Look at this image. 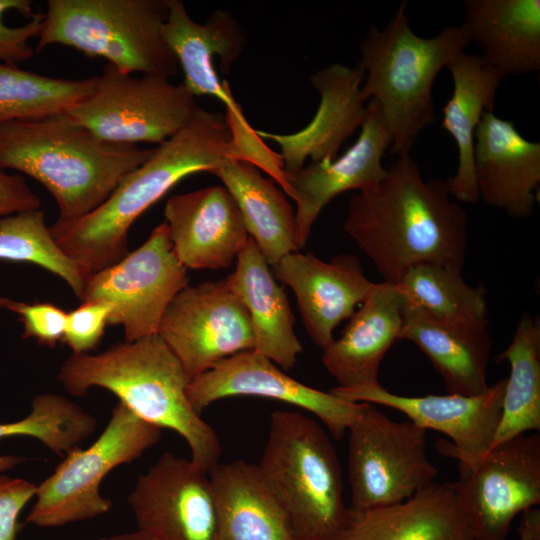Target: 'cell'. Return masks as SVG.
Returning a JSON list of instances; mask_svg holds the SVG:
<instances>
[{"instance_id":"cell-2","label":"cell","mask_w":540,"mask_h":540,"mask_svg":"<svg viewBox=\"0 0 540 540\" xmlns=\"http://www.w3.org/2000/svg\"><path fill=\"white\" fill-rule=\"evenodd\" d=\"M228 159H240V153L226 115L199 107L99 207L72 222L55 221L51 235L66 256L90 274L98 272L128 253V230L145 210L183 178L212 173Z\"/></svg>"},{"instance_id":"cell-7","label":"cell","mask_w":540,"mask_h":540,"mask_svg":"<svg viewBox=\"0 0 540 540\" xmlns=\"http://www.w3.org/2000/svg\"><path fill=\"white\" fill-rule=\"evenodd\" d=\"M167 14V0H48L36 52L60 44L123 73L170 79L179 64L162 33Z\"/></svg>"},{"instance_id":"cell-26","label":"cell","mask_w":540,"mask_h":540,"mask_svg":"<svg viewBox=\"0 0 540 540\" xmlns=\"http://www.w3.org/2000/svg\"><path fill=\"white\" fill-rule=\"evenodd\" d=\"M460 25L502 77L540 69V0H466Z\"/></svg>"},{"instance_id":"cell-16","label":"cell","mask_w":540,"mask_h":540,"mask_svg":"<svg viewBox=\"0 0 540 540\" xmlns=\"http://www.w3.org/2000/svg\"><path fill=\"white\" fill-rule=\"evenodd\" d=\"M187 396L200 414L212 403L234 396L281 401L315 415L336 440L344 436L361 408V402L348 401L331 391L325 392L297 381L254 350L228 357L192 379Z\"/></svg>"},{"instance_id":"cell-25","label":"cell","mask_w":540,"mask_h":540,"mask_svg":"<svg viewBox=\"0 0 540 540\" xmlns=\"http://www.w3.org/2000/svg\"><path fill=\"white\" fill-rule=\"evenodd\" d=\"M335 540H472L452 483H432L409 499L354 510Z\"/></svg>"},{"instance_id":"cell-5","label":"cell","mask_w":540,"mask_h":540,"mask_svg":"<svg viewBox=\"0 0 540 540\" xmlns=\"http://www.w3.org/2000/svg\"><path fill=\"white\" fill-rule=\"evenodd\" d=\"M403 2L386 27L370 25L360 44L364 71L360 97L375 100L391 136L390 152H410L420 132L435 122L432 88L438 73L470 43L461 26L431 38L415 34Z\"/></svg>"},{"instance_id":"cell-24","label":"cell","mask_w":540,"mask_h":540,"mask_svg":"<svg viewBox=\"0 0 540 540\" xmlns=\"http://www.w3.org/2000/svg\"><path fill=\"white\" fill-rule=\"evenodd\" d=\"M235 270L225 279L245 306L253 332V350L282 370L292 369L303 347L294 331L295 318L287 294L269 264L249 238L236 257Z\"/></svg>"},{"instance_id":"cell-9","label":"cell","mask_w":540,"mask_h":540,"mask_svg":"<svg viewBox=\"0 0 540 540\" xmlns=\"http://www.w3.org/2000/svg\"><path fill=\"white\" fill-rule=\"evenodd\" d=\"M347 431L351 509L397 504L434 483L438 469L427 457L424 428L361 402Z\"/></svg>"},{"instance_id":"cell-38","label":"cell","mask_w":540,"mask_h":540,"mask_svg":"<svg viewBox=\"0 0 540 540\" xmlns=\"http://www.w3.org/2000/svg\"><path fill=\"white\" fill-rule=\"evenodd\" d=\"M111 306L103 302L85 301L67 313L63 341L72 354H88L100 342L108 325Z\"/></svg>"},{"instance_id":"cell-11","label":"cell","mask_w":540,"mask_h":540,"mask_svg":"<svg viewBox=\"0 0 540 540\" xmlns=\"http://www.w3.org/2000/svg\"><path fill=\"white\" fill-rule=\"evenodd\" d=\"M188 285L187 268L177 258L163 221L136 250L93 273L81 301L109 304L108 325L121 326L125 341L133 342L157 335L166 309Z\"/></svg>"},{"instance_id":"cell-40","label":"cell","mask_w":540,"mask_h":540,"mask_svg":"<svg viewBox=\"0 0 540 540\" xmlns=\"http://www.w3.org/2000/svg\"><path fill=\"white\" fill-rule=\"evenodd\" d=\"M40 199L18 173L0 169V219L19 212L40 209Z\"/></svg>"},{"instance_id":"cell-20","label":"cell","mask_w":540,"mask_h":540,"mask_svg":"<svg viewBox=\"0 0 540 540\" xmlns=\"http://www.w3.org/2000/svg\"><path fill=\"white\" fill-rule=\"evenodd\" d=\"M164 217L174 252L187 269L227 268L250 238L235 199L222 185L170 197Z\"/></svg>"},{"instance_id":"cell-10","label":"cell","mask_w":540,"mask_h":540,"mask_svg":"<svg viewBox=\"0 0 540 540\" xmlns=\"http://www.w3.org/2000/svg\"><path fill=\"white\" fill-rule=\"evenodd\" d=\"M198 108L183 83L136 77L107 63L95 76L92 92L66 113L103 140L159 145L184 128Z\"/></svg>"},{"instance_id":"cell-14","label":"cell","mask_w":540,"mask_h":540,"mask_svg":"<svg viewBox=\"0 0 540 540\" xmlns=\"http://www.w3.org/2000/svg\"><path fill=\"white\" fill-rule=\"evenodd\" d=\"M137 530L152 540H226L209 473L164 452L128 495Z\"/></svg>"},{"instance_id":"cell-22","label":"cell","mask_w":540,"mask_h":540,"mask_svg":"<svg viewBox=\"0 0 540 540\" xmlns=\"http://www.w3.org/2000/svg\"><path fill=\"white\" fill-rule=\"evenodd\" d=\"M363 69L332 64L309 77L320 95L317 111L302 130L277 134L256 130L261 139H270L281 148L283 170L297 171L311 163L331 161L337 157L344 141L361 127L366 106L360 97Z\"/></svg>"},{"instance_id":"cell-31","label":"cell","mask_w":540,"mask_h":540,"mask_svg":"<svg viewBox=\"0 0 540 540\" xmlns=\"http://www.w3.org/2000/svg\"><path fill=\"white\" fill-rule=\"evenodd\" d=\"M395 285L407 304L436 321L471 329L489 326L486 289L469 285L462 270L436 263L418 264Z\"/></svg>"},{"instance_id":"cell-15","label":"cell","mask_w":540,"mask_h":540,"mask_svg":"<svg viewBox=\"0 0 540 540\" xmlns=\"http://www.w3.org/2000/svg\"><path fill=\"white\" fill-rule=\"evenodd\" d=\"M167 6L162 33L182 68L183 84L194 96H212L225 106L226 118L240 147L256 145V130L247 122L229 84L220 79L214 65L217 56L220 70L228 74L242 54L246 40L237 20L229 11L216 10L206 23L200 24L189 16L182 1L167 0Z\"/></svg>"},{"instance_id":"cell-12","label":"cell","mask_w":540,"mask_h":540,"mask_svg":"<svg viewBox=\"0 0 540 540\" xmlns=\"http://www.w3.org/2000/svg\"><path fill=\"white\" fill-rule=\"evenodd\" d=\"M452 483L472 540H507L514 518L540 504V436L521 434L473 465L458 462Z\"/></svg>"},{"instance_id":"cell-18","label":"cell","mask_w":540,"mask_h":540,"mask_svg":"<svg viewBox=\"0 0 540 540\" xmlns=\"http://www.w3.org/2000/svg\"><path fill=\"white\" fill-rule=\"evenodd\" d=\"M391 142L379 104L371 99L357 140L342 156L293 172L283 170L289 197L296 202L298 250L306 245L313 224L333 198L349 190H362L385 176L382 158Z\"/></svg>"},{"instance_id":"cell-27","label":"cell","mask_w":540,"mask_h":540,"mask_svg":"<svg viewBox=\"0 0 540 540\" xmlns=\"http://www.w3.org/2000/svg\"><path fill=\"white\" fill-rule=\"evenodd\" d=\"M452 76L453 92L443 108L441 127L454 139L458 148V166L445 179L450 196L458 203L479 201L474 167V135L485 112L493 111L498 86L502 80L481 56L464 51L446 67Z\"/></svg>"},{"instance_id":"cell-35","label":"cell","mask_w":540,"mask_h":540,"mask_svg":"<svg viewBox=\"0 0 540 540\" xmlns=\"http://www.w3.org/2000/svg\"><path fill=\"white\" fill-rule=\"evenodd\" d=\"M0 260L39 265L62 278L80 300L92 275L58 247L41 209L0 219Z\"/></svg>"},{"instance_id":"cell-21","label":"cell","mask_w":540,"mask_h":540,"mask_svg":"<svg viewBox=\"0 0 540 540\" xmlns=\"http://www.w3.org/2000/svg\"><path fill=\"white\" fill-rule=\"evenodd\" d=\"M479 200L515 219L530 216L540 183V142L521 135L514 123L485 112L474 135Z\"/></svg>"},{"instance_id":"cell-42","label":"cell","mask_w":540,"mask_h":540,"mask_svg":"<svg viewBox=\"0 0 540 540\" xmlns=\"http://www.w3.org/2000/svg\"><path fill=\"white\" fill-rule=\"evenodd\" d=\"M518 532H519V538H520V540H526L524 534H523L522 532H520V531H518Z\"/></svg>"},{"instance_id":"cell-39","label":"cell","mask_w":540,"mask_h":540,"mask_svg":"<svg viewBox=\"0 0 540 540\" xmlns=\"http://www.w3.org/2000/svg\"><path fill=\"white\" fill-rule=\"evenodd\" d=\"M36 490L26 479L0 475V540H16L19 516Z\"/></svg>"},{"instance_id":"cell-4","label":"cell","mask_w":540,"mask_h":540,"mask_svg":"<svg viewBox=\"0 0 540 540\" xmlns=\"http://www.w3.org/2000/svg\"><path fill=\"white\" fill-rule=\"evenodd\" d=\"M57 377L74 396L94 387L106 389L140 419L178 433L189 447L190 460L206 472L219 464V438L190 404L191 380L158 335L117 343L98 354H72Z\"/></svg>"},{"instance_id":"cell-29","label":"cell","mask_w":540,"mask_h":540,"mask_svg":"<svg viewBox=\"0 0 540 540\" xmlns=\"http://www.w3.org/2000/svg\"><path fill=\"white\" fill-rule=\"evenodd\" d=\"M209 476L226 540H295L282 506L256 464L219 463Z\"/></svg>"},{"instance_id":"cell-36","label":"cell","mask_w":540,"mask_h":540,"mask_svg":"<svg viewBox=\"0 0 540 540\" xmlns=\"http://www.w3.org/2000/svg\"><path fill=\"white\" fill-rule=\"evenodd\" d=\"M31 8L30 0H0V62L18 65L35 55L30 40L39 36L45 13Z\"/></svg>"},{"instance_id":"cell-32","label":"cell","mask_w":540,"mask_h":540,"mask_svg":"<svg viewBox=\"0 0 540 540\" xmlns=\"http://www.w3.org/2000/svg\"><path fill=\"white\" fill-rule=\"evenodd\" d=\"M510 365L502 413L491 449L528 431L540 430V321L520 317L509 346L499 355Z\"/></svg>"},{"instance_id":"cell-34","label":"cell","mask_w":540,"mask_h":540,"mask_svg":"<svg viewBox=\"0 0 540 540\" xmlns=\"http://www.w3.org/2000/svg\"><path fill=\"white\" fill-rule=\"evenodd\" d=\"M95 76L72 80L0 62V124L63 113L93 90Z\"/></svg>"},{"instance_id":"cell-1","label":"cell","mask_w":540,"mask_h":540,"mask_svg":"<svg viewBox=\"0 0 540 540\" xmlns=\"http://www.w3.org/2000/svg\"><path fill=\"white\" fill-rule=\"evenodd\" d=\"M467 226L445 179L425 180L410 152L399 154L379 182L351 196L343 223L383 282L394 285L418 264L462 270Z\"/></svg>"},{"instance_id":"cell-37","label":"cell","mask_w":540,"mask_h":540,"mask_svg":"<svg viewBox=\"0 0 540 540\" xmlns=\"http://www.w3.org/2000/svg\"><path fill=\"white\" fill-rule=\"evenodd\" d=\"M0 306L21 317L24 338H35L39 343L54 347L63 340L67 313L51 303H22L0 297Z\"/></svg>"},{"instance_id":"cell-28","label":"cell","mask_w":540,"mask_h":540,"mask_svg":"<svg viewBox=\"0 0 540 540\" xmlns=\"http://www.w3.org/2000/svg\"><path fill=\"white\" fill-rule=\"evenodd\" d=\"M402 312L399 340L412 342L427 356L448 393L473 396L488 389L492 345L488 327H454L428 317L404 299Z\"/></svg>"},{"instance_id":"cell-19","label":"cell","mask_w":540,"mask_h":540,"mask_svg":"<svg viewBox=\"0 0 540 540\" xmlns=\"http://www.w3.org/2000/svg\"><path fill=\"white\" fill-rule=\"evenodd\" d=\"M273 275L294 292L308 336L323 349L335 328L356 311L375 283L356 255L338 254L323 261L311 252L290 253L272 266Z\"/></svg>"},{"instance_id":"cell-30","label":"cell","mask_w":540,"mask_h":540,"mask_svg":"<svg viewBox=\"0 0 540 540\" xmlns=\"http://www.w3.org/2000/svg\"><path fill=\"white\" fill-rule=\"evenodd\" d=\"M211 174L235 199L250 238L270 266L298 251L295 212L286 194L250 162L228 159Z\"/></svg>"},{"instance_id":"cell-17","label":"cell","mask_w":540,"mask_h":540,"mask_svg":"<svg viewBox=\"0 0 540 540\" xmlns=\"http://www.w3.org/2000/svg\"><path fill=\"white\" fill-rule=\"evenodd\" d=\"M505 379L479 395L402 396L380 384L358 389L335 387L330 391L352 402L383 405L404 413L411 422L444 433L452 444L440 449L458 462L473 465L491 449L502 413Z\"/></svg>"},{"instance_id":"cell-6","label":"cell","mask_w":540,"mask_h":540,"mask_svg":"<svg viewBox=\"0 0 540 540\" xmlns=\"http://www.w3.org/2000/svg\"><path fill=\"white\" fill-rule=\"evenodd\" d=\"M257 468L282 506L295 540H335L350 507L343 499L340 462L324 428L292 410L270 416Z\"/></svg>"},{"instance_id":"cell-8","label":"cell","mask_w":540,"mask_h":540,"mask_svg":"<svg viewBox=\"0 0 540 540\" xmlns=\"http://www.w3.org/2000/svg\"><path fill=\"white\" fill-rule=\"evenodd\" d=\"M162 429L117 402L99 437L87 448H73L36 490V501L25 523L42 528L63 527L108 513L111 500L100 486L114 468L131 464L159 442Z\"/></svg>"},{"instance_id":"cell-3","label":"cell","mask_w":540,"mask_h":540,"mask_svg":"<svg viewBox=\"0 0 540 540\" xmlns=\"http://www.w3.org/2000/svg\"><path fill=\"white\" fill-rule=\"evenodd\" d=\"M152 152L103 140L66 112L0 124V169L40 182L57 203L58 222L95 210Z\"/></svg>"},{"instance_id":"cell-41","label":"cell","mask_w":540,"mask_h":540,"mask_svg":"<svg viewBox=\"0 0 540 540\" xmlns=\"http://www.w3.org/2000/svg\"><path fill=\"white\" fill-rule=\"evenodd\" d=\"M94 540H152L139 530L98 537Z\"/></svg>"},{"instance_id":"cell-23","label":"cell","mask_w":540,"mask_h":540,"mask_svg":"<svg viewBox=\"0 0 540 540\" xmlns=\"http://www.w3.org/2000/svg\"><path fill=\"white\" fill-rule=\"evenodd\" d=\"M402 309L403 298L396 285L374 284L342 335L322 349V363L337 387L358 389L379 384L380 363L399 340Z\"/></svg>"},{"instance_id":"cell-33","label":"cell","mask_w":540,"mask_h":540,"mask_svg":"<svg viewBox=\"0 0 540 540\" xmlns=\"http://www.w3.org/2000/svg\"><path fill=\"white\" fill-rule=\"evenodd\" d=\"M95 417L70 399L53 393L35 396L30 413L21 420L0 422V439L29 436L39 440L57 456L63 457L96 429ZM25 461L14 455H0V473Z\"/></svg>"},{"instance_id":"cell-13","label":"cell","mask_w":540,"mask_h":540,"mask_svg":"<svg viewBox=\"0 0 540 540\" xmlns=\"http://www.w3.org/2000/svg\"><path fill=\"white\" fill-rule=\"evenodd\" d=\"M157 335L190 380L254 348L248 312L225 279L180 291L166 309Z\"/></svg>"}]
</instances>
